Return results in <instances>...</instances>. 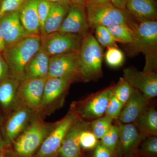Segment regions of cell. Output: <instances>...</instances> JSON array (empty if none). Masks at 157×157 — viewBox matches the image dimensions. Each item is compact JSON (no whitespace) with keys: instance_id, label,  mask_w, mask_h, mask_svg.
I'll return each mask as SVG.
<instances>
[{"instance_id":"cell-5","label":"cell","mask_w":157,"mask_h":157,"mask_svg":"<svg viewBox=\"0 0 157 157\" xmlns=\"http://www.w3.org/2000/svg\"><path fill=\"white\" fill-rule=\"evenodd\" d=\"M78 53L83 81H96L103 76V49L92 34L83 37Z\"/></svg>"},{"instance_id":"cell-14","label":"cell","mask_w":157,"mask_h":157,"mask_svg":"<svg viewBox=\"0 0 157 157\" xmlns=\"http://www.w3.org/2000/svg\"><path fill=\"white\" fill-rule=\"evenodd\" d=\"M123 76L133 88L138 90L150 100L157 96V73L127 68L124 70Z\"/></svg>"},{"instance_id":"cell-1","label":"cell","mask_w":157,"mask_h":157,"mask_svg":"<svg viewBox=\"0 0 157 157\" xmlns=\"http://www.w3.org/2000/svg\"><path fill=\"white\" fill-rule=\"evenodd\" d=\"M41 36L32 35L7 45L2 53L11 76L20 82L26 79L25 70L33 56L41 48Z\"/></svg>"},{"instance_id":"cell-43","label":"cell","mask_w":157,"mask_h":157,"mask_svg":"<svg viewBox=\"0 0 157 157\" xmlns=\"http://www.w3.org/2000/svg\"><path fill=\"white\" fill-rule=\"evenodd\" d=\"M0 141H1V142H2V143L4 145H5V144H4V141H3V140H2V137H1V133H0Z\"/></svg>"},{"instance_id":"cell-2","label":"cell","mask_w":157,"mask_h":157,"mask_svg":"<svg viewBox=\"0 0 157 157\" xmlns=\"http://www.w3.org/2000/svg\"><path fill=\"white\" fill-rule=\"evenodd\" d=\"M129 48L135 53L142 52L145 57L144 71L156 73L157 67V21H148L137 23L135 36Z\"/></svg>"},{"instance_id":"cell-17","label":"cell","mask_w":157,"mask_h":157,"mask_svg":"<svg viewBox=\"0 0 157 157\" xmlns=\"http://www.w3.org/2000/svg\"><path fill=\"white\" fill-rule=\"evenodd\" d=\"M0 26L6 46L29 36L21 22L19 11L9 13L1 17Z\"/></svg>"},{"instance_id":"cell-37","label":"cell","mask_w":157,"mask_h":157,"mask_svg":"<svg viewBox=\"0 0 157 157\" xmlns=\"http://www.w3.org/2000/svg\"><path fill=\"white\" fill-rule=\"evenodd\" d=\"M11 75L9 66L6 60L0 53V82L9 77Z\"/></svg>"},{"instance_id":"cell-12","label":"cell","mask_w":157,"mask_h":157,"mask_svg":"<svg viewBox=\"0 0 157 157\" xmlns=\"http://www.w3.org/2000/svg\"><path fill=\"white\" fill-rule=\"evenodd\" d=\"M47 78H26L20 83L17 100L35 112H40L44 85Z\"/></svg>"},{"instance_id":"cell-36","label":"cell","mask_w":157,"mask_h":157,"mask_svg":"<svg viewBox=\"0 0 157 157\" xmlns=\"http://www.w3.org/2000/svg\"><path fill=\"white\" fill-rule=\"evenodd\" d=\"M113 153L99 141L94 149V157H113Z\"/></svg>"},{"instance_id":"cell-3","label":"cell","mask_w":157,"mask_h":157,"mask_svg":"<svg viewBox=\"0 0 157 157\" xmlns=\"http://www.w3.org/2000/svg\"><path fill=\"white\" fill-rule=\"evenodd\" d=\"M56 123L47 124L38 116H33L28 124L14 140V151L21 157H31L36 153Z\"/></svg>"},{"instance_id":"cell-6","label":"cell","mask_w":157,"mask_h":157,"mask_svg":"<svg viewBox=\"0 0 157 157\" xmlns=\"http://www.w3.org/2000/svg\"><path fill=\"white\" fill-rule=\"evenodd\" d=\"M79 117L72 108L63 118L55 124L37 152L36 157H57L63 140Z\"/></svg>"},{"instance_id":"cell-34","label":"cell","mask_w":157,"mask_h":157,"mask_svg":"<svg viewBox=\"0 0 157 157\" xmlns=\"http://www.w3.org/2000/svg\"><path fill=\"white\" fill-rule=\"evenodd\" d=\"M52 3L46 0H38L37 4V11L39 24H40L41 36L44 34V28L45 21L48 17Z\"/></svg>"},{"instance_id":"cell-16","label":"cell","mask_w":157,"mask_h":157,"mask_svg":"<svg viewBox=\"0 0 157 157\" xmlns=\"http://www.w3.org/2000/svg\"><path fill=\"white\" fill-rule=\"evenodd\" d=\"M90 122L79 118L70 127L59 151L60 157H81L79 137L82 130L90 126Z\"/></svg>"},{"instance_id":"cell-39","label":"cell","mask_w":157,"mask_h":157,"mask_svg":"<svg viewBox=\"0 0 157 157\" xmlns=\"http://www.w3.org/2000/svg\"><path fill=\"white\" fill-rule=\"evenodd\" d=\"M6 44L3 38L2 33L0 26V53H2L4 49L6 48Z\"/></svg>"},{"instance_id":"cell-44","label":"cell","mask_w":157,"mask_h":157,"mask_svg":"<svg viewBox=\"0 0 157 157\" xmlns=\"http://www.w3.org/2000/svg\"><path fill=\"white\" fill-rule=\"evenodd\" d=\"M4 144H3L2 143V142H1V141H0V149H2L3 147H4Z\"/></svg>"},{"instance_id":"cell-24","label":"cell","mask_w":157,"mask_h":157,"mask_svg":"<svg viewBox=\"0 0 157 157\" xmlns=\"http://www.w3.org/2000/svg\"><path fill=\"white\" fill-rule=\"evenodd\" d=\"M140 133L146 137L157 136V112L148 106L133 123Z\"/></svg>"},{"instance_id":"cell-29","label":"cell","mask_w":157,"mask_h":157,"mask_svg":"<svg viewBox=\"0 0 157 157\" xmlns=\"http://www.w3.org/2000/svg\"><path fill=\"white\" fill-rule=\"evenodd\" d=\"M119 138V128L117 124H112L108 132L100 140V142L114 155Z\"/></svg>"},{"instance_id":"cell-15","label":"cell","mask_w":157,"mask_h":157,"mask_svg":"<svg viewBox=\"0 0 157 157\" xmlns=\"http://www.w3.org/2000/svg\"><path fill=\"white\" fill-rule=\"evenodd\" d=\"M85 5L71 3L70 9L58 32L84 36L89 33Z\"/></svg>"},{"instance_id":"cell-40","label":"cell","mask_w":157,"mask_h":157,"mask_svg":"<svg viewBox=\"0 0 157 157\" xmlns=\"http://www.w3.org/2000/svg\"><path fill=\"white\" fill-rule=\"evenodd\" d=\"M88 2L97 4H107L111 3V0H87V3Z\"/></svg>"},{"instance_id":"cell-28","label":"cell","mask_w":157,"mask_h":157,"mask_svg":"<svg viewBox=\"0 0 157 157\" xmlns=\"http://www.w3.org/2000/svg\"><path fill=\"white\" fill-rule=\"evenodd\" d=\"M95 30V39L98 43L103 47L109 48L117 47V41L106 27L98 26Z\"/></svg>"},{"instance_id":"cell-33","label":"cell","mask_w":157,"mask_h":157,"mask_svg":"<svg viewBox=\"0 0 157 157\" xmlns=\"http://www.w3.org/2000/svg\"><path fill=\"white\" fill-rule=\"evenodd\" d=\"M28 0H0L1 17L4 15L20 9L26 2Z\"/></svg>"},{"instance_id":"cell-13","label":"cell","mask_w":157,"mask_h":157,"mask_svg":"<svg viewBox=\"0 0 157 157\" xmlns=\"http://www.w3.org/2000/svg\"><path fill=\"white\" fill-rule=\"evenodd\" d=\"M34 112L28 107L21 104L11 113L2 129L5 144L9 145L13 143L28 124Z\"/></svg>"},{"instance_id":"cell-46","label":"cell","mask_w":157,"mask_h":157,"mask_svg":"<svg viewBox=\"0 0 157 157\" xmlns=\"http://www.w3.org/2000/svg\"><path fill=\"white\" fill-rule=\"evenodd\" d=\"M0 18H1V7H0Z\"/></svg>"},{"instance_id":"cell-27","label":"cell","mask_w":157,"mask_h":157,"mask_svg":"<svg viewBox=\"0 0 157 157\" xmlns=\"http://www.w3.org/2000/svg\"><path fill=\"white\" fill-rule=\"evenodd\" d=\"M113 121L111 118L104 115L90 123V129L99 140L108 132L113 124Z\"/></svg>"},{"instance_id":"cell-4","label":"cell","mask_w":157,"mask_h":157,"mask_svg":"<svg viewBox=\"0 0 157 157\" xmlns=\"http://www.w3.org/2000/svg\"><path fill=\"white\" fill-rule=\"evenodd\" d=\"M88 23L90 28L98 26L107 27L117 24H127L135 27L137 23L126 9H120L112 3L85 5Z\"/></svg>"},{"instance_id":"cell-31","label":"cell","mask_w":157,"mask_h":157,"mask_svg":"<svg viewBox=\"0 0 157 157\" xmlns=\"http://www.w3.org/2000/svg\"><path fill=\"white\" fill-rule=\"evenodd\" d=\"M105 58L107 64L113 68L122 66L124 61L123 52L117 47L107 48Z\"/></svg>"},{"instance_id":"cell-26","label":"cell","mask_w":157,"mask_h":157,"mask_svg":"<svg viewBox=\"0 0 157 157\" xmlns=\"http://www.w3.org/2000/svg\"><path fill=\"white\" fill-rule=\"evenodd\" d=\"M134 90L124 77H121L117 84L113 86V95L124 105L131 97Z\"/></svg>"},{"instance_id":"cell-21","label":"cell","mask_w":157,"mask_h":157,"mask_svg":"<svg viewBox=\"0 0 157 157\" xmlns=\"http://www.w3.org/2000/svg\"><path fill=\"white\" fill-rule=\"evenodd\" d=\"M71 4L69 0L52 4L45 21L43 35L58 32L67 14Z\"/></svg>"},{"instance_id":"cell-7","label":"cell","mask_w":157,"mask_h":157,"mask_svg":"<svg viewBox=\"0 0 157 157\" xmlns=\"http://www.w3.org/2000/svg\"><path fill=\"white\" fill-rule=\"evenodd\" d=\"M78 52L50 57L48 77L83 81Z\"/></svg>"},{"instance_id":"cell-20","label":"cell","mask_w":157,"mask_h":157,"mask_svg":"<svg viewBox=\"0 0 157 157\" xmlns=\"http://www.w3.org/2000/svg\"><path fill=\"white\" fill-rule=\"evenodd\" d=\"M38 0H28L19 10L20 20L29 36H41L40 24L37 11Z\"/></svg>"},{"instance_id":"cell-25","label":"cell","mask_w":157,"mask_h":157,"mask_svg":"<svg viewBox=\"0 0 157 157\" xmlns=\"http://www.w3.org/2000/svg\"><path fill=\"white\" fill-rule=\"evenodd\" d=\"M135 27L121 24L109 26L107 28L117 42L129 45L134 40Z\"/></svg>"},{"instance_id":"cell-41","label":"cell","mask_w":157,"mask_h":157,"mask_svg":"<svg viewBox=\"0 0 157 157\" xmlns=\"http://www.w3.org/2000/svg\"><path fill=\"white\" fill-rule=\"evenodd\" d=\"M69 1L72 4L82 5H85L87 2V0H69Z\"/></svg>"},{"instance_id":"cell-18","label":"cell","mask_w":157,"mask_h":157,"mask_svg":"<svg viewBox=\"0 0 157 157\" xmlns=\"http://www.w3.org/2000/svg\"><path fill=\"white\" fill-rule=\"evenodd\" d=\"M150 99L134 89L132 95L124 105L117 120L123 124L133 123L149 106Z\"/></svg>"},{"instance_id":"cell-45","label":"cell","mask_w":157,"mask_h":157,"mask_svg":"<svg viewBox=\"0 0 157 157\" xmlns=\"http://www.w3.org/2000/svg\"><path fill=\"white\" fill-rule=\"evenodd\" d=\"M0 157H7L5 155L3 154L0 153Z\"/></svg>"},{"instance_id":"cell-42","label":"cell","mask_w":157,"mask_h":157,"mask_svg":"<svg viewBox=\"0 0 157 157\" xmlns=\"http://www.w3.org/2000/svg\"><path fill=\"white\" fill-rule=\"evenodd\" d=\"M46 1H48L49 2L53 4V3L60 2H63V1H64V0H46Z\"/></svg>"},{"instance_id":"cell-8","label":"cell","mask_w":157,"mask_h":157,"mask_svg":"<svg viewBox=\"0 0 157 157\" xmlns=\"http://www.w3.org/2000/svg\"><path fill=\"white\" fill-rule=\"evenodd\" d=\"M113 86L93 94L72 105V108L82 119L94 121L105 115Z\"/></svg>"},{"instance_id":"cell-11","label":"cell","mask_w":157,"mask_h":157,"mask_svg":"<svg viewBox=\"0 0 157 157\" xmlns=\"http://www.w3.org/2000/svg\"><path fill=\"white\" fill-rule=\"evenodd\" d=\"M73 82L64 78L47 77L44 85L41 111L63 105L68 89Z\"/></svg>"},{"instance_id":"cell-30","label":"cell","mask_w":157,"mask_h":157,"mask_svg":"<svg viewBox=\"0 0 157 157\" xmlns=\"http://www.w3.org/2000/svg\"><path fill=\"white\" fill-rule=\"evenodd\" d=\"M139 153L144 157H157V136H148L141 142Z\"/></svg>"},{"instance_id":"cell-23","label":"cell","mask_w":157,"mask_h":157,"mask_svg":"<svg viewBox=\"0 0 157 157\" xmlns=\"http://www.w3.org/2000/svg\"><path fill=\"white\" fill-rule=\"evenodd\" d=\"M20 82L11 75L0 82V106L4 110L11 109L18 101L17 90Z\"/></svg>"},{"instance_id":"cell-47","label":"cell","mask_w":157,"mask_h":157,"mask_svg":"<svg viewBox=\"0 0 157 157\" xmlns=\"http://www.w3.org/2000/svg\"><path fill=\"white\" fill-rule=\"evenodd\" d=\"M134 157V156H133V157Z\"/></svg>"},{"instance_id":"cell-10","label":"cell","mask_w":157,"mask_h":157,"mask_svg":"<svg viewBox=\"0 0 157 157\" xmlns=\"http://www.w3.org/2000/svg\"><path fill=\"white\" fill-rule=\"evenodd\" d=\"M119 138L114 155L117 157H132L146 137L132 123L123 124L118 121Z\"/></svg>"},{"instance_id":"cell-22","label":"cell","mask_w":157,"mask_h":157,"mask_svg":"<svg viewBox=\"0 0 157 157\" xmlns=\"http://www.w3.org/2000/svg\"><path fill=\"white\" fill-rule=\"evenodd\" d=\"M50 57L40 49L29 62L25 70L27 78H47L48 76Z\"/></svg>"},{"instance_id":"cell-19","label":"cell","mask_w":157,"mask_h":157,"mask_svg":"<svg viewBox=\"0 0 157 157\" xmlns=\"http://www.w3.org/2000/svg\"><path fill=\"white\" fill-rule=\"evenodd\" d=\"M125 9L137 23L156 20L155 0H128Z\"/></svg>"},{"instance_id":"cell-38","label":"cell","mask_w":157,"mask_h":157,"mask_svg":"<svg viewBox=\"0 0 157 157\" xmlns=\"http://www.w3.org/2000/svg\"><path fill=\"white\" fill-rule=\"evenodd\" d=\"M128 1V0H111V2L117 8L125 9L126 5Z\"/></svg>"},{"instance_id":"cell-35","label":"cell","mask_w":157,"mask_h":157,"mask_svg":"<svg viewBox=\"0 0 157 157\" xmlns=\"http://www.w3.org/2000/svg\"><path fill=\"white\" fill-rule=\"evenodd\" d=\"M124 105L117 98L112 95L108 102L105 115L111 118L113 120H117Z\"/></svg>"},{"instance_id":"cell-32","label":"cell","mask_w":157,"mask_h":157,"mask_svg":"<svg viewBox=\"0 0 157 157\" xmlns=\"http://www.w3.org/2000/svg\"><path fill=\"white\" fill-rule=\"evenodd\" d=\"M79 140L81 147L88 150L95 149L99 142V139L92 132L90 126L82 131Z\"/></svg>"},{"instance_id":"cell-9","label":"cell","mask_w":157,"mask_h":157,"mask_svg":"<svg viewBox=\"0 0 157 157\" xmlns=\"http://www.w3.org/2000/svg\"><path fill=\"white\" fill-rule=\"evenodd\" d=\"M83 36L59 32L41 36L40 49L49 57L79 51Z\"/></svg>"}]
</instances>
